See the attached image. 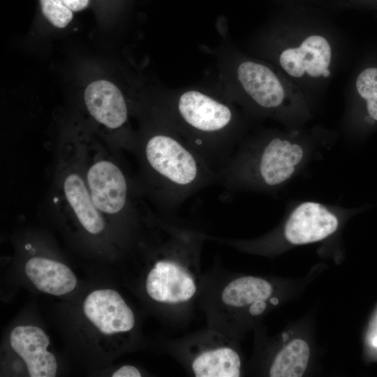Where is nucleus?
I'll return each instance as SVG.
<instances>
[{
  "label": "nucleus",
  "mask_w": 377,
  "mask_h": 377,
  "mask_svg": "<svg viewBox=\"0 0 377 377\" xmlns=\"http://www.w3.org/2000/svg\"><path fill=\"white\" fill-rule=\"evenodd\" d=\"M273 288L266 280L255 276H242L228 283L221 294L222 304L230 309H241L270 300Z\"/></svg>",
  "instance_id": "2eb2a0df"
},
{
  "label": "nucleus",
  "mask_w": 377,
  "mask_h": 377,
  "mask_svg": "<svg viewBox=\"0 0 377 377\" xmlns=\"http://www.w3.org/2000/svg\"><path fill=\"white\" fill-rule=\"evenodd\" d=\"M339 226L337 216L316 202L300 204L291 212L284 226V236L293 244H306L323 240Z\"/></svg>",
  "instance_id": "6e6552de"
},
{
  "label": "nucleus",
  "mask_w": 377,
  "mask_h": 377,
  "mask_svg": "<svg viewBox=\"0 0 377 377\" xmlns=\"http://www.w3.org/2000/svg\"><path fill=\"white\" fill-rule=\"evenodd\" d=\"M25 273L39 290L53 295H66L77 284L75 275L70 268L47 258L29 259L25 265Z\"/></svg>",
  "instance_id": "4468645a"
},
{
  "label": "nucleus",
  "mask_w": 377,
  "mask_h": 377,
  "mask_svg": "<svg viewBox=\"0 0 377 377\" xmlns=\"http://www.w3.org/2000/svg\"><path fill=\"white\" fill-rule=\"evenodd\" d=\"M310 350L306 341L295 339L276 356L269 370L271 377H300L309 360Z\"/></svg>",
  "instance_id": "f3484780"
},
{
  "label": "nucleus",
  "mask_w": 377,
  "mask_h": 377,
  "mask_svg": "<svg viewBox=\"0 0 377 377\" xmlns=\"http://www.w3.org/2000/svg\"><path fill=\"white\" fill-rule=\"evenodd\" d=\"M40 3L44 16L56 27L64 28L73 19V11L62 0H40Z\"/></svg>",
  "instance_id": "a211bd4d"
},
{
  "label": "nucleus",
  "mask_w": 377,
  "mask_h": 377,
  "mask_svg": "<svg viewBox=\"0 0 377 377\" xmlns=\"http://www.w3.org/2000/svg\"><path fill=\"white\" fill-rule=\"evenodd\" d=\"M83 311L87 318L105 334L127 332L135 325L132 310L114 290L91 292L84 301Z\"/></svg>",
  "instance_id": "9d476101"
},
{
  "label": "nucleus",
  "mask_w": 377,
  "mask_h": 377,
  "mask_svg": "<svg viewBox=\"0 0 377 377\" xmlns=\"http://www.w3.org/2000/svg\"><path fill=\"white\" fill-rule=\"evenodd\" d=\"M84 101L94 119L108 128L118 129L127 121L125 98L111 82L101 80L91 82L84 90Z\"/></svg>",
  "instance_id": "f8f14e48"
},
{
  "label": "nucleus",
  "mask_w": 377,
  "mask_h": 377,
  "mask_svg": "<svg viewBox=\"0 0 377 377\" xmlns=\"http://www.w3.org/2000/svg\"><path fill=\"white\" fill-rule=\"evenodd\" d=\"M283 337L284 341H286L288 339V336L286 334H283Z\"/></svg>",
  "instance_id": "4be33fe9"
},
{
  "label": "nucleus",
  "mask_w": 377,
  "mask_h": 377,
  "mask_svg": "<svg viewBox=\"0 0 377 377\" xmlns=\"http://www.w3.org/2000/svg\"><path fill=\"white\" fill-rule=\"evenodd\" d=\"M190 367L197 377H238L241 360L228 341L218 338L195 346L191 352Z\"/></svg>",
  "instance_id": "ddd939ff"
},
{
  "label": "nucleus",
  "mask_w": 377,
  "mask_h": 377,
  "mask_svg": "<svg viewBox=\"0 0 377 377\" xmlns=\"http://www.w3.org/2000/svg\"><path fill=\"white\" fill-rule=\"evenodd\" d=\"M237 74L246 95L261 109L276 110L289 100V93L279 76L263 64L244 61L239 65Z\"/></svg>",
  "instance_id": "1a4fd4ad"
},
{
  "label": "nucleus",
  "mask_w": 377,
  "mask_h": 377,
  "mask_svg": "<svg viewBox=\"0 0 377 377\" xmlns=\"http://www.w3.org/2000/svg\"><path fill=\"white\" fill-rule=\"evenodd\" d=\"M305 157L304 147L282 136H269L237 147L216 172L227 191L275 188L290 179Z\"/></svg>",
  "instance_id": "7ed1b4c3"
},
{
  "label": "nucleus",
  "mask_w": 377,
  "mask_h": 377,
  "mask_svg": "<svg viewBox=\"0 0 377 377\" xmlns=\"http://www.w3.org/2000/svg\"><path fill=\"white\" fill-rule=\"evenodd\" d=\"M354 89L364 125L377 126V64H369L359 71Z\"/></svg>",
  "instance_id": "dca6fc26"
},
{
  "label": "nucleus",
  "mask_w": 377,
  "mask_h": 377,
  "mask_svg": "<svg viewBox=\"0 0 377 377\" xmlns=\"http://www.w3.org/2000/svg\"><path fill=\"white\" fill-rule=\"evenodd\" d=\"M12 348L23 359L31 377H54L57 363L54 355L47 350L49 337L36 326L20 325L10 335Z\"/></svg>",
  "instance_id": "9b49d317"
},
{
  "label": "nucleus",
  "mask_w": 377,
  "mask_h": 377,
  "mask_svg": "<svg viewBox=\"0 0 377 377\" xmlns=\"http://www.w3.org/2000/svg\"><path fill=\"white\" fill-rule=\"evenodd\" d=\"M333 54L324 35L311 33L283 49L278 59L281 69L293 79H321L330 75Z\"/></svg>",
  "instance_id": "0eeeda50"
},
{
  "label": "nucleus",
  "mask_w": 377,
  "mask_h": 377,
  "mask_svg": "<svg viewBox=\"0 0 377 377\" xmlns=\"http://www.w3.org/2000/svg\"><path fill=\"white\" fill-rule=\"evenodd\" d=\"M76 145L88 191L99 212L110 216L135 213L140 205V186H135L104 148L86 142Z\"/></svg>",
  "instance_id": "20e7f679"
},
{
  "label": "nucleus",
  "mask_w": 377,
  "mask_h": 377,
  "mask_svg": "<svg viewBox=\"0 0 377 377\" xmlns=\"http://www.w3.org/2000/svg\"><path fill=\"white\" fill-rule=\"evenodd\" d=\"M170 233L163 256L147 274L146 290L156 302L178 306L191 301L196 294L197 281L187 261L198 252L202 237L174 228H170Z\"/></svg>",
  "instance_id": "39448f33"
},
{
  "label": "nucleus",
  "mask_w": 377,
  "mask_h": 377,
  "mask_svg": "<svg viewBox=\"0 0 377 377\" xmlns=\"http://www.w3.org/2000/svg\"><path fill=\"white\" fill-rule=\"evenodd\" d=\"M141 376L140 371L131 365L123 366L112 374L113 377H140Z\"/></svg>",
  "instance_id": "6ab92c4d"
},
{
  "label": "nucleus",
  "mask_w": 377,
  "mask_h": 377,
  "mask_svg": "<svg viewBox=\"0 0 377 377\" xmlns=\"http://www.w3.org/2000/svg\"><path fill=\"white\" fill-rule=\"evenodd\" d=\"M64 4L72 11L84 10L89 3V0H62Z\"/></svg>",
  "instance_id": "aec40b11"
},
{
  "label": "nucleus",
  "mask_w": 377,
  "mask_h": 377,
  "mask_svg": "<svg viewBox=\"0 0 377 377\" xmlns=\"http://www.w3.org/2000/svg\"><path fill=\"white\" fill-rule=\"evenodd\" d=\"M57 172L58 202L67 208L89 233L97 235L105 228L103 214L94 205L80 165L76 142L61 148Z\"/></svg>",
  "instance_id": "423d86ee"
},
{
  "label": "nucleus",
  "mask_w": 377,
  "mask_h": 377,
  "mask_svg": "<svg viewBox=\"0 0 377 377\" xmlns=\"http://www.w3.org/2000/svg\"><path fill=\"white\" fill-rule=\"evenodd\" d=\"M142 192L165 212L176 211L213 183L216 172L170 126L153 131L136 143Z\"/></svg>",
  "instance_id": "f257e3e1"
},
{
  "label": "nucleus",
  "mask_w": 377,
  "mask_h": 377,
  "mask_svg": "<svg viewBox=\"0 0 377 377\" xmlns=\"http://www.w3.org/2000/svg\"><path fill=\"white\" fill-rule=\"evenodd\" d=\"M170 126L216 172L237 148L236 119L228 105L196 90L182 94L172 108Z\"/></svg>",
  "instance_id": "f03ea898"
},
{
  "label": "nucleus",
  "mask_w": 377,
  "mask_h": 377,
  "mask_svg": "<svg viewBox=\"0 0 377 377\" xmlns=\"http://www.w3.org/2000/svg\"><path fill=\"white\" fill-rule=\"evenodd\" d=\"M279 302V300L276 297H272L270 299V303L273 305H276Z\"/></svg>",
  "instance_id": "412c9836"
}]
</instances>
